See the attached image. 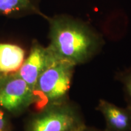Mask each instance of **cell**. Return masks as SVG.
Here are the masks:
<instances>
[{"label":"cell","instance_id":"obj_14","mask_svg":"<svg viewBox=\"0 0 131 131\" xmlns=\"http://www.w3.org/2000/svg\"><path fill=\"white\" fill-rule=\"evenodd\" d=\"M4 131H5V130H4Z\"/></svg>","mask_w":131,"mask_h":131},{"label":"cell","instance_id":"obj_10","mask_svg":"<svg viewBox=\"0 0 131 131\" xmlns=\"http://www.w3.org/2000/svg\"><path fill=\"white\" fill-rule=\"evenodd\" d=\"M7 126V120L4 112L0 109V131L6 130Z\"/></svg>","mask_w":131,"mask_h":131},{"label":"cell","instance_id":"obj_3","mask_svg":"<svg viewBox=\"0 0 131 131\" xmlns=\"http://www.w3.org/2000/svg\"><path fill=\"white\" fill-rule=\"evenodd\" d=\"M84 124L78 109L68 101L40 110L27 131H72Z\"/></svg>","mask_w":131,"mask_h":131},{"label":"cell","instance_id":"obj_2","mask_svg":"<svg viewBox=\"0 0 131 131\" xmlns=\"http://www.w3.org/2000/svg\"><path fill=\"white\" fill-rule=\"evenodd\" d=\"M75 67L57 59L42 73L34 89V104L39 110L67 101Z\"/></svg>","mask_w":131,"mask_h":131},{"label":"cell","instance_id":"obj_13","mask_svg":"<svg viewBox=\"0 0 131 131\" xmlns=\"http://www.w3.org/2000/svg\"><path fill=\"white\" fill-rule=\"evenodd\" d=\"M3 75V74H1V73H0V78H1V77H2V75Z\"/></svg>","mask_w":131,"mask_h":131},{"label":"cell","instance_id":"obj_7","mask_svg":"<svg viewBox=\"0 0 131 131\" xmlns=\"http://www.w3.org/2000/svg\"><path fill=\"white\" fill-rule=\"evenodd\" d=\"M32 15L46 17L41 10L40 0H0V16L19 18Z\"/></svg>","mask_w":131,"mask_h":131},{"label":"cell","instance_id":"obj_1","mask_svg":"<svg viewBox=\"0 0 131 131\" xmlns=\"http://www.w3.org/2000/svg\"><path fill=\"white\" fill-rule=\"evenodd\" d=\"M49 44L54 56L74 66L86 63L98 53L103 39L91 26L69 15L46 16Z\"/></svg>","mask_w":131,"mask_h":131},{"label":"cell","instance_id":"obj_5","mask_svg":"<svg viewBox=\"0 0 131 131\" xmlns=\"http://www.w3.org/2000/svg\"><path fill=\"white\" fill-rule=\"evenodd\" d=\"M57 60L48 47L43 46L37 40H34L29 55L16 73L34 91L39 77Z\"/></svg>","mask_w":131,"mask_h":131},{"label":"cell","instance_id":"obj_4","mask_svg":"<svg viewBox=\"0 0 131 131\" xmlns=\"http://www.w3.org/2000/svg\"><path fill=\"white\" fill-rule=\"evenodd\" d=\"M35 103L34 91L17 73L0 78V107L12 114H19Z\"/></svg>","mask_w":131,"mask_h":131},{"label":"cell","instance_id":"obj_8","mask_svg":"<svg viewBox=\"0 0 131 131\" xmlns=\"http://www.w3.org/2000/svg\"><path fill=\"white\" fill-rule=\"evenodd\" d=\"M26 58V52L20 46L0 42V73L3 75L18 72Z\"/></svg>","mask_w":131,"mask_h":131},{"label":"cell","instance_id":"obj_9","mask_svg":"<svg viewBox=\"0 0 131 131\" xmlns=\"http://www.w3.org/2000/svg\"><path fill=\"white\" fill-rule=\"evenodd\" d=\"M118 79L123 86L127 105L131 107V68L124 70L118 75Z\"/></svg>","mask_w":131,"mask_h":131},{"label":"cell","instance_id":"obj_11","mask_svg":"<svg viewBox=\"0 0 131 131\" xmlns=\"http://www.w3.org/2000/svg\"><path fill=\"white\" fill-rule=\"evenodd\" d=\"M85 127H86V126L84 124H83V125H81V126H80L79 127H78L77 129H75V130H73L72 131H83L84 130V129L85 128Z\"/></svg>","mask_w":131,"mask_h":131},{"label":"cell","instance_id":"obj_6","mask_svg":"<svg viewBox=\"0 0 131 131\" xmlns=\"http://www.w3.org/2000/svg\"><path fill=\"white\" fill-rule=\"evenodd\" d=\"M96 109L103 115L106 131H131V107H121L100 100Z\"/></svg>","mask_w":131,"mask_h":131},{"label":"cell","instance_id":"obj_12","mask_svg":"<svg viewBox=\"0 0 131 131\" xmlns=\"http://www.w3.org/2000/svg\"><path fill=\"white\" fill-rule=\"evenodd\" d=\"M83 131H99V130H91V129H89L86 126L85 127V128L84 129V130H83ZM104 131H106V130Z\"/></svg>","mask_w":131,"mask_h":131}]
</instances>
